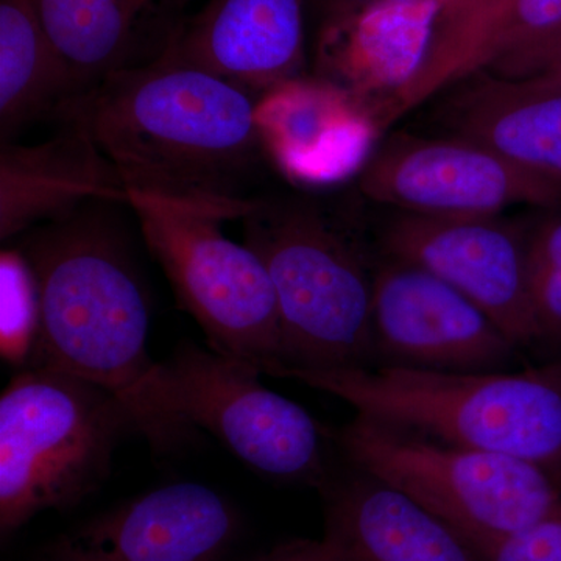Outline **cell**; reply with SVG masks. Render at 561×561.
Instances as JSON below:
<instances>
[{"label": "cell", "mask_w": 561, "mask_h": 561, "mask_svg": "<svg viewBox=\"0 0 561 561\" xmlns=\"http://www.w3.org/2000/svg\"><path fill=\"white\" fill-rule=\"evenodd\" d=\"M256 101L230 81L161 57L110 73L72 103L62 122L88 133L128 192L241 220L267 160Z\"/></svg>", "instance_id": "6da1fadb"}, {"label": "cell", "mask_w": 561, "mask_h": 561, "mask_svg": "<svg viewBox=\"0 0 561 561\" xmlns=\"http://www.w3.org/2000/svg\"><path fill=\"white\" fill-rule=\"evenodd\" d=\"M110 203H92L35 228L21 251L39 290V335L32 367L76 376L108 391L154 451H169L195 430L176 405L168 365L149 353L146 291Z\"/></svg>", "instance_id": "7a4b0ae2"}, {"label": "cell", "mask_w": 561, "mask_h": 561, "mask_svg": "<svg viewBox=\"0 0 561 561\" xmlns=\"http://www.w3.org/2000/svg\"><path fill=\"white\" fill-rule=\"evenodd\" d=\"M276 378L327 391L365 416L431 440L508 454L561 470V360L524 371L465 373L398 365L279 367Z\"/></svg>", "instance_id": "3957f363"}, {"label": "cell", "mask_w": 561, "mask_h": 561, "mask_svg": "<svg viewBox=\"0 0 561 561\" xmlns=\"http://www.w3.org/2000/svg\"><path fill=\"white\" fill-rule=\"evenodd\" d=\"M241 220L278 301L280 367H373L379 264L356 221L309 195L256 197Z\"/></svg>", "instance_id": "277c9868"}, {"label": "cell", "mask_w": 561, "mask_h": 561, "mask_svg": "<svg viewBox=\"0 0 561 561\" xmlns=\"http://www.w3.org/2000/svg\"><path fill=\"white\" fill-rule=\"evenodd\" d=\"M125 431H135L130 415L94 383L43 367L13 378L0 397L3 537L98 489Z\"/></svg>", "instance_id": "5b68a950"}, {"label": "cell", "mask_w": 561, "mask_h": 561, "mask_svg": "<svg viewBox=\"0 0 561 561\" xmlns=\"http://www.w3.org/2000/svg\"><path fill=\"white\" fill-rule=\"evenodd\" d=\"M339 445L362 472L419 501L476 552L561 519V486L540 465L508 454L457 448L357 415Z\"/></svg>", "instance_id": "8992f818"}, {"label": "cell", "mask_w": 561, "mask_h": 561, "mask_svg": "<svg viewBox=\"0 0 561 561\" xmlns=\"http://www.w3.org/2000/svg\"><path fill=\"white\" fill-rule=\"evenodd\" d=\"M144 241L209 348L249 362L262 375L283 365V330L271 275L249 245L221 231L224 219L198 206L128 192Z\"/></svg>", "instance_id": "52a82bcc"}, {"label": "cell", "mask_w": 561, "mask_h": 561, "mask_svg": "<svg viewBox=\"0 0 561 561\" xmlns=\"http://www.w3.org/2000/svg\"><path fill=\"white\" fill-rule=\"evenodd\" d=\"M165 365L179 411L195 431H208L262 474L327 486L321 427L297 402L268 390L260 368L195 345Z\"/></svg>", "instance_id": "ba28073f"}, {"label": "cell", "mask_w": 561, "mask_h": 561, "mask_svg": "<svg viewBox=\"0 0 561 561\" xmlns=\"http://www.w3.org/2000/svg\"><path fill=\"white\" fill-rule=\"evenodd\" d=\"M360 194L404 213L501 216L513 206L561 208V173L530 168L457 138L394 133L357 175Z\"/></svg>", "instance_id": "9c48e42d"}, {"label": "cell", "mask_w": 561, "mask_h": 561, "mask_svg": "<svg viewBox=\"0 0 561 561\" xmlns=\"http://www.w3.org/2000/svg\"><path fill=\"white\" fill-rule=\"evenodd\" d=\"M378 247L387 260L434 273L470 298L519 350L538 343L527 286V221L400 210L382 225Z\"/></svg>", "instance_id": "30bf717a"}, {"label": "cell", "mask_w": 561, "mask_h": 561, "mask_svg": "<svg viewBox=\"0 0 561 561\" xmlns=\"http://www.w3.org/2000/svg\"><path fill=\"white\" fill-rule=\"evenodd\" d=\"M375 365L507 371L519 348L470 298L434 273L387 260L373 291Z\"/></svg>", "instance_id": "8fae6325"}, {"label": "cell", "mask_w": 561, "mask_h": 561, "mask_svg": "<svg viewBox=\"0 0 561 561\" xmlns=\"http://www.w3.org/2000/svg\"><path fill=\"white\" fill-rule=\"evenodd\" d=\"M238 529V515L219 493L173 483L66 531L36 561H220Z\"/></svg>", "instance_id": "7c38bea8"}, {"label": "cell", "mask_w": 561, "mask_h": 561, "mask_svg": "<svg viewBox=\"0 0 561 561\" xmlns=\"http://www.w3.org/2000/svg\"><path fill=\"white\" fill-rule=\"evenodd\" d=\"M561 44V0H460L445 11L430 58L391 99V121L476 70L529 79Z\"/></svg>", "instance_id": "4fadbf2b"}, {"label": "cell", "mask_w": 561, "mask_h": 561, "mask_svg": "<svg viewBox=\"0 0 561 561\" xmlns=\"http://www.w3.org/2000/svg\"><path fill=\"white\" fill-rule=\"evenodd\" d=\"M256 122L267 160L291 183L309 187L359 175L382 133L364 102L320 77L262 92Z\"/></svg>", "instance_id": "5bb4252c"}, {"label": "cell", "mask_w": 561, "mask_h": 561, "mask_svg": "<svg viewBox=\"0 0 561 561\" xmlns=\"http://www.w3.org/2000/svg\"><path fill=\"white\" fill-rule=\"evenodd\" d=\"M453 2L359 0L327 10L319 49L320 79L351 92L376 119L419 76Z\"/></svg>", "instance_id": "9a60e30c"}, {"label": "cell", "mask_w": 561, "mask_h": 561, "mask_svg": "<svg viewBox=\"0 0 561 561\" xmlns=\"http://www.w3.org/2000/svg\"><path fill=\"white\" fill-rule=\"evenodd\" d=\"M306 0H208L173 33L165 60L261 95L301 77ZM160 57V58H161Z\"/></svg>", "instance_id": "2e32d148"}, {"label": "cell", "mask_w": 561, "mask_h": 561, "mask_svg": "<svg viewBox=\"0 0 561 561\" xmlns=\"http://www.w3.org/2000/svg\"><path fill=\"white\" fill-rule=\"evenodd\" d=\"M119 173L88 133L65 122L58 135L35 146H0V239L66 219L92 203L128 205Z\"/></svg>", "instance_id": "e0dca14e"}, {"label": "cell", "mask_w": 561, "mask_h": 561, "mask_svg": "<svg viewBox=\"0 0 561 561\" xmlns=\"http://www.w3.org/2000/svg\"><path fill=\"white\" fill-rule=\"evenodd\" d=\"M190 0H36L81 94L110 73L164 54Z\"/></svg>", "instance_id": "ac0fdd59"}, {"label": "cell", "mask_w": 561, "mask_h": 561, "mask_svg": "<svg viewBox=\"0 0 561 561\" xmlns=\"http://www.w3.org/2000/svg\"><path fill=\"white\" fill-rule=\"evenodd\" d=\"M324 538L345 561H481L459 531L419 501L362 472L328 486Z\"/></svg>", "instance_id": "d6986e66"}, {"label": "cell", "mask_w": 561, "mask_h": 561, "mask_svg": "<svg viewBox=\"0 0 561 561\" xmlns=\"http://www.w3.org/2000/svg\"><path fill=\"white\" fill-rule=\"evenodd\" d=\"M453 84L438 111L451 138L561 173V88L537 77L507 79L489 70Z\"/></svg>", "instance_id": "ffe728a7"}, {"label": "cell", "mask_w": 561, "mask_h": 561, "mask_svg": "<svg viewBox=\"0 0 561 561\" xmlns=\"http://www.w3.org/2000/svg\"><path fill=\"white\" fill-rule=\"evenodd\" d=\"M81 95L41 20L36 0H0V136L10 142L33 122L62 121Z\"/></svg>", "instance_id": "44dd1931"}, {"label": "cell", "mask_w": 561, "mask_h": 561, "mask_svg": "<svg viewBox=\"0 0 561 561\" xmlns=\"http://www.w3.org/2000/svg\"><path fill=\"white\" fill-rule=\"evenodd\" d=\"M526 265L538 343L561 345V208L527 221Z\"/></svg>", "instance_id": "7402d4cb"}, {"label": "cell", "mask_w": 561, "mask_h": 561, "mask_svg": "<svg viewBox=\"0 0 561 561\" xmlns=\"http://www.w3.org/2000/svg\"><path fill=\"white\" fill-rule=\"evenodd\" d=\"M38 283L20 249L0 256V354L11 365H24L35 354L39 335Z\"/></svg>", "instance_id": "603a6c76"}, {"label": "cell", "mask_w": 561, "mask_h": 561, "mask_svg": "<svg viewBox=\"0 0 561 561\" xmlns=\"http://www.w3.org/2000/svg\"><path fill=\"white\" fill-rule=\"evenodd\" d=\"M478 553L481 561H561V519L508 535Z\"/></svg>", "instance_id": "cb8c5ba5"}, {"label": "cell", "mask_w": 561, "mask_h": 561, "mask_svg": "<svg viewBox=\"0 0 561 561\" xmlns=\"http://www.w3.org/2000/svg\"><path fill=\"white\" fill-rule=\"evenodd\" d=\"M251 561H345L339 549L327 538L291 540L276 546Z\"/></svg>", "instance_id": "d4e9b609"}, {"label": "cell", "mask_w": 561, "mask_h": 561, "mask_svg": "<svg viewBox=\"0 0 561 561\" xmlns=\"http://www.w3.org/2000/svg\"><path fill=\"white\" fill-rule=\"evenodd\" d=\"M534 77L548 81V83L553 84V87L561 88V44L557 47V50L553 51L551 58L545 62V66H542Z\"/></svg>", "instance_id": "484cf974"}, {"label": "cell", "mask_w": 561, "mask_h": 561, "mask_svg": "<svg viewBox=\"0 0 561 561\" xmlns=\"http://www.w3.org/2000/svg\"><path fill=\"white\" fill-rule=\"evenodd\" d=\"M327 10L335 9V7L346 5V3L359 2V0H323Z\"/></svg>", "instance_id": "4316f807"}, {"label": "cell", "mask_w": 561, "mask_h": 561, "mask_svg": "<svg viewBox=\"0 0 561 561\" xmlns=\"http://www.w3.org/2000/svg\"><path fill=\"white\" fill-rule=\"evenodd\" d=\"M556 479H557V482H559L560 486H561V470L559 472H557Z\"/></svg>", "instance_id": "83f0119b"}, {"label": "cell", "mask_w": 561, "mask_h": 561, "mask_svg": "<svg viewBox=\"0 0 561 561\" xmlns=\"http://www.w3.org/2000/svg\"><path fill=\"white\" fill-rule=\"evenodd\" d=\"M454 2H460V0H454Z\"/></svg>", "instance_id": "f1b7e54d"}]
</instances>
